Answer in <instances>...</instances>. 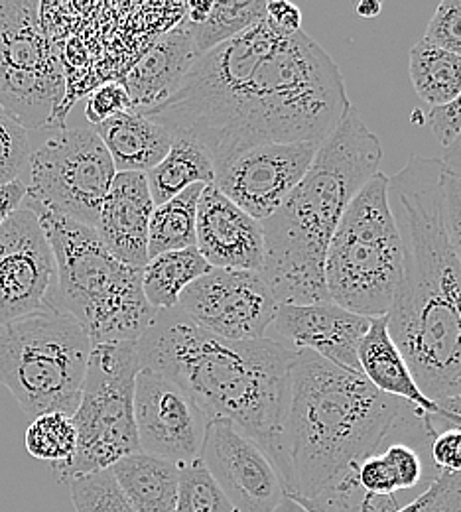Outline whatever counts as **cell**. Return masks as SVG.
<instances>
[{"mask_svg":"<svg viewBox=\"0 0 461 512\" xmlns=\"http://www.w3.org/2000/svg\"><path fill=\"white\" fill-rule=\"evenodd\" d=\"M351 107L330 54L304 30L284 34L263 18L203 54L178 91L142 115L194 138L217 170L255 146L322 142Z\"/></svg>","mask_w":461,"mask_h":512,"instance_id":"1","label":"cell"},{"mask_svg":"<svg viewBox=\"0 0 461 512\" xmlns=\"http://www.w3.org/2000/svg\"><path fill=\"white\" fill-rule=\"evenodd\" d=\"M176 308L217 337L249 341L266 337L278 302L261 272L209 268L182 292Z\"/></svg>","mask_w":461,"mask_h":512,"instance_id":"14","label":"cell"},{"mask_svg":"<svg viewBox=\"0 0 461 512\" xmlns=\"http://www.w3.org/2000/svg\"><path fill=\"white\" fill-rule=\"evenodd\" d=\"M127 111H132V103L123 81L103 83L87 97L85 103V119L91 127H97Z\"/></svg>","mask_w":461,"mask_h":512,"instance_id":"36","label":"cell"},{"mask_svg":"<svg viewBox=\"0 0 461 512\" xmlns=\"http://www.w3.org/2000/svg\"><path fill=\"white\" fill-rule=\"evenodd\" d=\"M410 81L422 103L446 107L461 95V58L422 38L410 50Z\"/></svg>","mask_w":461,"mask_h":512,"instance_id":"27","label":"cell"},{"mask_svg":"<svg viewBox=\"0 0 461 512\" xmlns=\"http://www.w3.org/2000/svg\"><path fill=\"white\" fill-rule=\"evenodd\" d=\"M20 180L0 186V325L60 308L58 262Z\"/></svg>","mask_w":461,"mask_h":512,"instance_id":"13","label":"cell"},{"mask_svg":"<svg viewBox=\"0 0 461 512\" xmlns=\"http://www.w3.org/2000/svg\"><path fill=\"white\" fill-rule=\"evenodd\" d=\"M196 249L211 268L261 272L263 223L237 207L213 184L203 186L196 217Z\"/></svg>","mask_w":461,"mask_h":512,"instance_id":"19","label":"cell"},{"mask_svg":"<svg viewBox=\"0 0 461 512\" xmlns=\"http://www.w3.org/2000/svg\"><path fill=\"white\" fill-rule=\"evenodd\" d=\"M136 357L140 369L190 392L207 422H231L272 459L294 351L268 337H217L174 308L156 310L136 341Z\"/></svg>","mask_w":461,"mask_h":512,"instance_id":"4","label":"cell"},{"mask_svg":"<svg viewBox=\"0 0 461 512\" xmlns=\"http://www.w3.org/2000/svg\"><path fill=\"white\" fill-rule=\"evenodd\" d=\"M209 268L196 247L154 256L142 268L144 298L154 310H174L182 292Z\"/></svg>","mask_w":461,"mask_h":512,"instance_id":"26","label":"cell"},{"mask_svg":"<svg viewBox=\"0 0 461 512\" xmlns=\"http://www.w3.org/2000/svg\"><path fill=\"white\" fill-rule=\"evenodd\" d=\"M91 339L64 310L38 312L0 325V383L38 418L73 416L87 373Z\"/></svg>","mask_w":461,"mask_h":512,"instance_id":"8","label":"cell"},{"mask_svg":"<svg viewBox=\"0 0 461 512\" xmlns=\"http://www.w3.org/2000/svg\"><path fill=\"white\" fill-rule=\"evenodd\" d=\"M442 195H444V223H446L448 239L461 268V176L446 170L442 180Z\"/></svg>","mask_w":461,"mask_h":512,"instance_id":"37","label":"cell"},{"mask_svg":"<svg viewBox=\"0 0 461 512\" xmlns=\"http://www.w3.org/2000/svg\"><path fill=\"white\" fill-rule=\"evenodd\" d=\"M93 128L103 140L117 174H148L164 160L174 140L168 128L134 109Z\"/></svg>","mask_w":461,"mask_h":512,"instance_id":"23","label":"cell"},{"mask_svg":"<svg viewBox=\"0 0 461 512\" xmlns=\"http://www.w3.org/2000/svg\"><path fill=\"white\" fill-rule=\"evenodd\" d=\"M266 16L264 0H247V2H211L207 18L194 26V40L199 54H207L223 42L245 32L253 24L261 22Z\"/></svg>","mask_w":461,"mask_h":512,"instance_id":"29","label":"cell"},{"mask_svg":"<svg viewBox=\"0 0 461 512\" xmlns=\"http://www.w3.org/2000/svg\"><path fill=\"white\" fill-rule=\"evenodd\" d=\"M438 412L432 418L436 428H461V394L454 398L438 400Z\"/></svg>","mask_w":461,"mask_h":512,"instance_id":"41","label":"cell"},{"mask_svg":"<svg viewBox=\"0 0 461 512\" xmlns=\"http://www.w3.org/2000/svg\"><path fill=\"white\" fill-rule=\"evenodd\" d=\"M26 451L50 465L66 463L77 448V430L73 418L62 412L42 414L26 430Z\"/></svg>","mask_w":461,"mask_h":512,"instance_id":"30","label":"cell"},{"mask_svg":"<svg viewBox=\"0 0 461 512\" xmlns=\"http://www.w3.org/2000/svg\"><path fill=\"white\" fill-rule=\"evenodd\" d=\"M64 93V69L42 26L40 4L0 0V109L28 132L60 127Z\"/></svg>","mask_w":461,"mask_h":512,"instance_id":"11","label":"cell"},{"mask_svg":"<svg viewBox=\"0 0 461 512\" xmlns=\"http://www.w3.org/2000/svg\"><path fill=\"white\" fill-rule=\"evenodd\" d=\"M424 40L461 58V0H442L438 4Z\"/></svg>","mask_w":461,"mask_h":512,"instance_id":"35","label":"cell"},{"mask_svg":"<svg viewBox=\"0 0 461 512\" xmlns=\"http://www.w3.org/2000/svg\"><path fill=\"white\" fill-rule=\"evenodd\" d=\"M134 420L142 453L176 465L199 459L207 418L182 386L140 369L134 384Z\"/></svg>","mask_w":461,"mask_h":512,"instance_id":"17","label":"cell"},{"mask_svg":"<svg viewBox=\"0 0 461 512\" xmlns=\"http://www.w3.org/2000/svg\"><path fill=\"white\" fill-rule=\"evenodd\" d=\"M402 260L389 176L377 172L349 203L328 245L324 276L331 302L363 318L387 316Z\"/></svg>","mask_w":461,"mask_h":512,"instance_id":"7","label":"cell"},{"mask_svg":"<svg viewBox=\"0 0 461 512\" xmlns=\"http://www.w3.org/2000/svg\"><path fill=\"white\" fill-rule=\"evenodd\" d=\"M355 10H357V14H359L361 18H375V16L381 14L383 4H381L379 0H361Z\"/></svg>","mask_w":461,"mask_h":512,"instance_id":"43","label":"cell"},{"mask_svg":"<svg viewBox=\"0 0 461 512\" xmlns=\"http://www.w3.org/2000/svg\"><path fill=\"white\" fill-rule=\"evenodd\" d=\"M75 512H136L109 469L67 481Z\"/></svg>","mask_w":461,"mask_h":512,"instance_id":"32","label":"cell"},{"mask_svg":"<svg viewBox=\"0 0 461 512\" xmlns=\"http://www.w3.org/2000/svg\"><path fill=\"white\" fill-rule=\"evenodd\" d=\"M369 321L331 300L304 306L282 304L266 337L294 353L310 351L337 367L361 373L357 353Z\"/></svg>","mask_w":461,"mask_h":512,"instance_id":"18","label":"cell"},{"mask_svg":"<svg viewBox=\"0 0 461 512\" xmlns=\"http://www.w3.org/2000/svg\"><path fill=\"white\" fill-rule=\"evenodd\" d=\"M444 172L442 158L410 156L389 178L404 260L387 325L432 402L461 394V268L444 223Z\"/></svg>","mask_w":461,"mask_h":512,"instance_id":"2","label":"cell"},{"mask_svg":"<svg viewBox=\"0 0 461 512\" xmlns=\"http://www.w3.org/2000/svg\"><path fill=\"white\" fill-rule=\"evenodd\" d=\"M30 154V132L0 109V186L20 180Z\"/></svg>","mask_w":461,"mask_h":512,"instance_id":"33","label":"cell"},{"mask_svg":"<svg viewBox=\"0 0 461 512\" xmlns=\"http://www.w3.org/2000/svg\"><path fill=\"white\" fill-rule=\"evenodd\" d=\"M442 162H444L446 170H450L456 176H461V132L458 134V138L444 150Z\"/></svg>","mask_w":461,"mask_h":512,"instance_id":"42","label":"cell"},{"mask_svg":"<svg viewBox=\"0 0 461 512\" xmlns=\"http://www.w3.org/2000/svg\"><path fill=\"white\" fill-rule=\"evenodd\" d=\"M154 201L146 174H117L107 193L95 233L105 249L121 262L144 268L148 264V223Z\"/></svg>","mask_w":461,"mask_h":512,"instance_id":"20","label":"cell"},{"mask_svg":"<svg viewBox=\"0 0 461 512\" xmlns=\"http://www.w3.org/2000/svg\"><path fill=\"white\" fill-rule=\"evenodd\" d=\"M320 144L292 142L249 148L215 170L213 186L263 223L300 184Z\"/></svg>","mask_w":461,"mask_h":512,"instance_id":"15","label":"cell"},{"mask_svg":"<svg viewBox=\"0 0 461 512\" xmlns=\"http://www.w3.org/2000/svg\"><path fill=\"white\" fill-rule=\"evenodd\" d=\"M383 146L355 109L318 146L300 184L263 221V274L278 306L328 302L331 237L349 203L379 172Z\"/></svg>","mask_w":461,"mask_h":512,"instance_id":"5","label":"cell"},{"mask_svg":"<svg viewBox=\"0 0 461 512\" xmlns=\"http://www.w3.org/2000/svg\"><path fill=\"white\" fill-rule=\"evenodd\" d=\"M357 357L361 375L379 392L400 398L428 416L438 412L436 402H432L414 381L410 367L389 333L387 316L371 318Z\"/></svg>","mask_w":461,"mask_h":512,"instance_id":"22","label":"cell"},{"mask_svg":"<svg viewBox=\"0 0 461 512\" xmlns=\"http://www.w3.org/2000/svg\"><path fill=\"white\" fill-rule=\"evenodd\" d=\"M136 512H174L180 467L148 453H132L109 467Z\"/></svg>","mask_w":461,"mask_h":512,"instance_id":"24","label":"cell"},{"mask_svg":"<svg viewBox=\"0 0 461 512\" xmlns=\"http://www.w3.org/2000/svg\"><path fill=\"white\" fill-rule=\"evenodd\" d=\"M20 207L40 219L58 262L60 308L83 327L91 345L138 341L156 316L142 292V268L111 255L95 229L26 197Z\"/></svg>","mask_w":461,"mask_h":512,"instance_id":"6","label":"cell"},{"mask_svg":"<svg viewBox=\"0 0 461 512\" xmlns=\"http://www.w3.org/2000/svg\"><path fill=\"white\" fill-rule=\"evenodd\" d=\"M140 371L134 343L93 345L73 424L77 448L66 463L50 465L60 483L105 471L138 453L134 384Z\"/></svg>","mask_w":461,"mask_h":512,"instance_id":"9","label":"cell"},{"mask_svg":"<svg viewBox=\"0 0 461 512\" xmlns=\"http://www.w3.org/2000/svg\"><path fill=\"white\" fill-rule=\"evenodd\" d=\"M428 123L432 127L436 140L446 150L461 132V95L446 107L432 109L428 115Z\"/></svg>","mask_w":461,"mask_h":512,"instance_id":"39","label":"cell"},{"mask_svg":"<svg viewBox=\"0 0 461 512\" xmlns=\"http://www.w3.org/2000/svg\"><path fill=\"white\" fill-rule=\"evenodd\" d=\"M178 467L180 479L174 512H237L199 459Z\"/></svg>","mask_w":461,"mask_h":512,"instance_id":"31","label":"cell"},{"mask_svg":"<svg viewBox=\"0 0 461 512\" xmlns=\"http://www.w3.org/2000/svg\"><path fill=\"white\" fill-rule=\"evenodd\" d=\"M296 503H300V501H296ZM300 505H302V507H304L308 512H326L322 511L320 507H316V505H310V503H300Z\"/></svg>","mask_w":461,"mask_h":512,"instance_id":"45","label":"cell"},{"mask_svg":"<svg viewBox=\"0 0 461 512\" xmlns=\"http://www.w3.org/2000/svg\"><path fill=\"white\" fill-rule=\"evenodd\" d=\"M266 22L284 34H296L302 30V10L288 0L266 2Z\"/></svg>","mask_w":461,"mask_h":512,"instance_id":"40","label":"cell"},{"mask_svg":"<svg viewBox=\"0 0 461 512\" xmlns=\"http://www.w3.org/2000/svg\"><path fill=\"white\" fill-rule=\"evenodd\" d=\"M199 461L237 512H274L286 497L270 455L231 422H207Z\"/></svg>","mask_w":461,"mask_h":512,"instance_id":"16","label":"cell"},{"mask_svg":"<svg viewBox=\"0 0 461 512\" xmlns=\"http://www.w3.org/2000/svg\"><path fill=\"white\" fill-rule=\"evenodd\" d=\"M395 512H461V473L440 471L418 499Z\"/></svg>","mask_w":461,"mask_h":512,"instance_id":"34","label":"cell"},{"mask_svg":"<svg viewBox=\"0 0 461 512\" xmlns=\"http://www.w3.org/2000/svg\"><path fill=\"white\" fill-rule=\"evenodd\" d=\"M434 430H436V436H434L432 448H430L434 465L440 471L461 473V428H436L434 426Z\"/></svg>","mask_w":461,"mask_h":512,"instance_id":"38","label":"cell"},{"mask_svg":"<svg viewBox=\"0 0 461 512\" xmlns=\"http://www.w3.org/2000/svg\"><path fill=\"white\" fill-rule=\"evenodd\" d=\"M203 186H192L170 201L156 205L148 223V260L196 247V217Z\"/></svg>","mask_w":461,"mask_h":512,"instance_id":"28","label":"cell"},{"mask_svg":"<svg viewBox=\"0 0 461 512\" xmlns=\"http://www.w3.org/2000/svg\"><path fill=\"white\" fill-rule=\"evenodd\" d=\"M199 58L192 26L188 20H182L160 36L127 73L123 85L129 91L132 109L148 113L166 103Z\"/></svg>","mask_w":461,"mask_h":512,"instance_id":"21","label":"cell"},{"mask_svg":"<svg viewBox=\"0 0 461 512\" xmlns=\"http://www.w3.org/2000/svg\"><path fill=\"white\" fill-rule=\"evenodd\" d=\"M215 180V166L205 148L194 138L174 136L164 160L146 174L154 207L170 201L192 186H209Z\"/></svg>","mask_w":461,"mask_h":512,"instance_id":"25","label":"cell"},{"mask_svg":"<svg viewBox=\"0 0 461 512\" xmlns=\"http://www.w3.org/2000/svg\"><path fill=\"white\" fill-rule=\"evenodd\" d=\"M115 176V164L95 128L62 125L30 146L20 182L26 199L95 229Z\"/></svg>","mask_w":461,"mask_h":512,"instance_id":"12","label":"cell"},{"mask_svg":"<svg viewBox=\"0 0 461 512\" xmlns=\"http://www.w3.org/2000/svg\"><path fill=\"white\" fill-rule=\"evenodd\" d=\"M408 406L379 392L361 373L310 351L294 353L272 455L286 495L322 501L377 449Z\"/></svg>","mask_w":461,"mask_h":512,"instance_id":"3","label":"cell"},{"mask_svg":"<svg viewBox=\"0 0 461 512\" xmlns=\"http://www.w3.org/2000/svg\"><path fill=\"white\" fill-rule=\"evenodd\" d=\"M434 436L430 416L408 406L377 449L310 505L326 512H395L410 505L440 475L430 453Z\"/></svg>","mask_w":461,"mask_h":512,"instance_id":"10","label":"cell"},{"mask_svg":"<svg viewBox=\"0 0 461 512\" xmlns=\"http://www.w3.org/2000/svg\"><path fill=\"white\" fill-rule=\"evenodd\" d=\"M274 512H308L306 511V509H304V507H302V505H300V503H296V501H294V499H292V497H288V495H286V497H284V499H282V503H280V505H278V507H276V511Z\"/></svg>","mask_w":461,"mask_h":512,"instance_id":"44","label":"cell"}]
</instances>
